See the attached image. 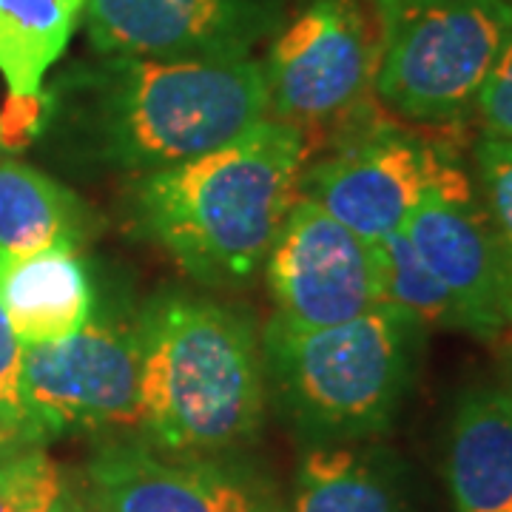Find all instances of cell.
I'll return each mask as SVG.
<instances>
[{
  "label": "cell",
  "instance_id": "cell-1",
  "mask_svg": "<svg viewBox=\"0 0 512 512\" xmlns=\"http://www.w3.org/2000/svg\"><path fill=\"white\" fill-rule=\"evenodd\" d=\"M308 160L302 134L268 117L231 146L143 174L134 217L191 276L239 285L265 268Z\"/></svg>",
  "mask_w": 512,
  "mask_h": 512
},
{
  "label": "cell",
  "instance_id": "cell-2",
  "mask_svg": "<svg viewBox=\"0 0 512 512\" xmlns=\"http://www.w3.org/2000/svg\"><path fill=\"white\" fill-rule=\"evenodd\" d=\"M74 80V123L94 160L140 177L220 151L268 120L265 69L251 57H106Z\"/></svg>",
  "mask_w": 512,
  "mask_h": 512
},
{
  "label": "cell",
  "instance_id": "cell-3",
  "mask_svg": "<svg viewBox=\"0 0 512 512\" xmlns=\"http://www.w3.org/2000/svg\"><path fill=\"white\" fill-rule=\"evenodd\" d=\"M148 436L177 456L248 441L265 413V367L251 325L197 296H160L134 325Z\"/></svg>",
  "mask_w": 512,
  "mask_h": 512
},
{
  "label": "cell",
  "instance_id": "cell-4",
  "mask_svg": "<svg viewBox=\"0 0 512 512\" xmlns=\"http://www.w3.org/2000/svg\"><path fill=\"white\" fill-rule=\"evenodd\" d=\"M421 330L410 313L387 302L333 328L296 330L274 319L262 333V367L305 433L365 439L396 416Z\"/></svg>",
  "mask_w": 512,
  "mask_h": 512
},
{
  "label": "cell",
  "instance_id": "cell-5",
  "mask_svg": "<svg viewBox=\"0 0 512 512\" xmlns=\"http://www.w3.org/2000/svg\"><path fill=\"white\" fill-rule=\"evenodd\" d=\"M382 18L376 97L416 123L467 117L512 37L510 0H370Z\"/></svg>",
  "mask_w": 512,
  "mask_h": 512
},
{
  "label": "cell",
  "instance_id": "cell-6",
  "mask_svg": "<svg viewBox=\"0 0 512 512\" xmlns=\"http://www.w3.org/2000/svg\"><path fill=\"white\" fill-rule=\"evenodd\" d=\"M382 18L370 0H316L276 37L265 69L268 117L296 128L308 151L336 146L376 109Z\"/></svg>",
  "mask_w": 512,
  "mask_h": 512
},
{
  "label": "cell",
  "instance_id": "cell-7",
  "mask_svg": "<svg viewBox=\"0 0 512 512\" xmlns=\"http://www.w3.org/2000/svg\"><path fill=\"white\" fill-rule=\"evenodd\" d=\"M23 441L143 427L134 328L89 319L43 345H23Z\"/></svg>",
  "mask_w": 512,
  "mask_h": 512
},
{
  "label": "cell",
  "instance_id": "cell-8",
  "mask_svg": "<svg viewBox=\"0 0 512 512\" xmlns=\"http://www.w3.org/2000/svg\"><path fill=\"white\" fill-rule=\"evenodd\" d=\"M453 163L447 148L427 143L376 114L367 126L305 165L299 197L316 202L365 242L402 231L430 185Z\"/></svg>",
  "mask_w": 512,
  "mask_h": 512
},
{
  "label": "cell",
  "instance_id": "cell-9",
  "mask_svg": "<svg viewBox=\"0 0 512 512\" xmlns=\"http://www.w3.org/2000/svg\"><path fill=\"white\" fill-rule=\"evenodd\" d=\"M265 276L274 319L296 330L333 328L384 302L376 242H365L305 197L279 225Z\"/></svg>",
  "mask_w": 512,
  "mask_h": 512
},
{
  "label": "cell",
  "instance_id": "cell-10",
  "mask_svg": "<svg viewBox=\"0 0 512 512\" xmlns=\"http://www.w3.org/2000/svg\"><path fill=\"white\" fill-rule=\"evenodd\" d=\"M404 237L456 302L461 330L495 336L510 328L507 288L484 202L450 163L404 222Z\"/></svg>",
  "mask_w": 512,
  "mask_h": 512
},
{
  "label": "cell",
  "instance_id": "cell-11",
  "mask_svg": "<svg viewBox=\"0 0 512 512\" xmlns=\"http://www.w3.org/2000/svg\"><path fill=\"white\" fill-rule=\"evenodd\" d=\"M86 32L103 57L239 60L268 29L265 0H86Z\"/></svg>",
  "mask_w": 512,
  "mask_h": 512
},
{
  "label": "cell",
  "instance_id": "cell-12",
  "mask_svg": "<svg viewBox=\"0 0 512 512\" xmlns=\"http://www.w3.org/2000/svg\"><path fill=\"white\" fill-rule=\"evenodd\" d=\"M94 512H254L248 495L205 467L165 461L140 441L103 444L86 467Z\"/></svg>",
  "mask_w": 512,
  "mask_h": 512
},
{
  "label": "cell",
  "instance_id": "cell-13",
  "mask_svg": "<svg viewBox=\"0 0 512 512\" xmlns=\"http://www.w3.org/2000/svg\"><path fill=\"white\" fill-rule=\"evenodd\" d=\"M0 308L20 345L66 339L92 319L89 271L74 248L0 259Z\"/></svg>",
  "mask_w": 512,
  "mask_h": 512
},
{
  "label": "cell",
  "instance_id": "cell-14",
  "mask_svg": "<svg viewBox=\"0 0 512 512\" xmlns=\"http://www.w3.org/2000/svg\"><path fill=\"white\" fill-rule=\"evenodd\" d=\"M447 484L456 512H512V410L501 387L470 390L458 402Z\"/></svg>",
  "mask_w": 512,
  "mask_h": 512
},
{
  "label": "cell",
  "instance_id": "cell-15",
  "mask_svg": "<svg viewBox=\"0 0 512 512\" xmlns=\"http://www.w3.org/2000/svg\"><path fill=\"white\" fill-rule=\"evenodd\" d=\"M86 214L69 188L29 165L0 160V259L83 242Z\"/></svg>",
  "mask_w": 512,
  "mask_h": 512
},
{
  "label": "cell",
  "instance_id": "cell-16",
  "mask_svg": "<svg viewBox=\"0 0 512 512\" xmlns=\"http://www.w3.org/2000/svg\"><path fill=\"white\" fill-rule=\"evenodd\" d=\"M83 9L86 0H0V74L9 94H40Z\"/></svg>",
  "mask_w": 512,
  "mask_h": 512
},
{
  "label": "cell",
  "instance_id": "cell-17",
  "mask_svg": "<svg viewBox=\"0 0 512 512\" xmlns=\"http://www.w3.org/2000/svg\"><path fill=\"white\" fill-rule=\"evenodd\" d=\"M293 512H407L393 476L348 447H316L302 458Z\"/></svg>",
  "mask_w": 512,
  "mask_h": 512
},
{
  "label": "cell",
  "instance_id": "cell-18",
  "mask_svg": "<svg viewBox=\"0 0 512 512\" xmlns=\"http://www.w3.org/2000/svg\"><path fill=\"white\" fill-rule=\"evenodd\" d=\"M379 251V268H382V293L387 305H396L410 313L421 328H458L456 302L447 293L424 259L416 254L404 231H396L382 242H376Z\"/></svg>",
  "mask_w": 512,
  "mask_h": 512
},
{
  "label": "cell",
  "instance_id": "cell-19",
  "mask_svg": "<svg viewBox=\"0 0 512 512\" xmlns=\"http://www.w3.org/2000/svg\"><path fill=\"white\" fill-rule=\"evenodd\" d=\"M63 476L43 444L0 441V512H35L63 493Z\"/></svg>",
  "mask_w": 512,
  "mask_h": 512
},
{
  "label": "cell",
  "instance_id": "cell-20",
  "mask_svg": "<svg viewBox=\"0 0 512 512\" xmlns=\"http://www.w3.org/2000/svg\"><path fill=\"white\" fill-rule=\"evenodd\" d=\"M478 197L493 225L495 245L501 256L504 288H507V319L512 325V140L484 137L476 146Z\"/></svg>",
  "mask_w": 512,
  "mask_h": 512
},
{
  "label": "cell",
  "instance_id": "cell-21",
  "mask_svg": "<svg viewBox=\"0 0 512 512\" xmlns=\"http://www.w3.org/2000/svg\"><path fill=\"white\" fill-rule=\"evenodd\" d=\"M473 111L481 120L484 137L512 140V37L504 43L501 55L495 57Z\"/></svg>",
  "mask_w": 512,
  "mask_h": 512
},
{
  "label": "cell",
  "instance_id": "cell-22",
  "mask_svg": "<svg viewBox=\"0 0 512 512\" xmlns=\"http://www.w3.org/2000/svg\"><path fill=\"white\" fill-rule=\"evenodd\" d=\"M23 345L0 308V439H23V399H20Z\"/></svg>",
  "mask_w": 512,
  "mask_h": 512
},
{
  "label": "cell",
  "instance_id": "cell-23",
  "mask_svg": "<svg viewBox=\"0 0 512 512\" xmlns=\"http://www.w3.org/2000/svg\"><path fill=\"white\" fill-rule=\"evenodd\" d=\"M46 120V97H9V106L0 114V148L26 146Z\"/></svg>",
  "mask_w": 512,
  "mask_h": 512
},
{
  "label": "cell",
  "instance_id": "cell-24",
  "mask_svg": "<svg viewBox=\"0 0 512 512\" xmlns=\"http://www.w3.org/2000/svg\"><path fill=\"white\" fill-rule=\"evenodd\" d=\"M80 504H83V498L74 495L69 487H63V493L57 495L52 504H46V507H40L35 512H80Z\"/></svg>",
  "mask_w": 512,
  "mask_h": 512
},
{
  "label": "cell",
  "instance_id": "cell-25",
  "mask_svg": "<svg viewBox=\"0 0 512 512\" xmlns=\"http://www.w3.org/2000/svg\"><path fill=\"white\" fill-rule=\"evenodd\" d=\"M501 393H504V399H507V404H510V410H512V356H510V370H507V384L501 387Z\"/></svg>",
  "mask_w": 512,
  "mask_h": 512
},
{
  "label": "cell",
  "instance_id": "cell-26",
  "mask_svg": "<svg viewBox=\"0 0 512 512\" xmlns=\"http://www.w3.org/2000/svg\"><path fill=\"white\" fill-rule=\"evenodd\" d=\"M80 512H94V510L86 504V501H83V504H80Z\"/></svg>",
  "mask_w": 512,
  "mask_h": 512
},
{
  "label": "cell",
  "instance_id": "cell-27",
  "mask_svg": "<svg viewBox=\"0 0 512 512\" xmlns=\"http://www.w3.org/2000/svg\"><path fill=\"white\" fill-rule=\"evenodd\" d=\"M0 441H6V439H0Z\"/></svg>",
  "mask_w": 512,
  "mask_h": 512
},
{
  "label": "cell",
  "instance_id": "cell-28",
  "mask_svg": "<svg viewBox=\"0 0 512 512\" xmlns=\"http://www.w3.org/2000/svg\"><path fill=\"white\" fill-rule=\"evenodd\" d=\"M510 6H512V0H510Z\"/></svg>",
  "mask_w": 512,
  "mask_h": 512
}]
</instances>
